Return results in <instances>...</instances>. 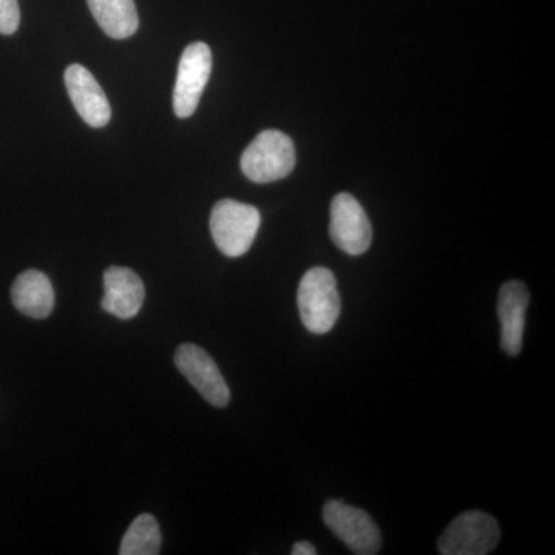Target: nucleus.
<instances>
[{
    "label": "nucleus",
    "mask_w": 555,
    "mask_h": 555,
    "mask_svg": "<svg viewBox=\"0 0 555 555\" xmlns=\"http://www.w3.org/2000/svg\"><path fill=\"white\" fill-rule=\"evenodd\" d=\"M261 225L258 208L235 199H221L210 215L211 238L221 254L238 258L250 250Z\"/></svg>",
    "instance_id": "f03ea898"
},
{
    "label": "nucleus",
    "mask_w": 555,
    "mask_h": 555,
    "mask_svg": "<svg viewBox=\"0 0 555 555\" xmlns=\"http://www.w3.org/2000/svg\"><path fill=\"white\" fill-rule=\"evenodd\" d=\"M500 526L494 517L481 511H467L454 518L438 540L443 555H486L500 542Z\"/></svg>",
    "instance_id": "20e7f679"
},
{
    "label": "nucleus",
    "mask_w": 555,
    "mask_h": 555,
    "mask_svg": "<svg viewBox=\"0 0 555 555\" xmlns=\"http://www.w3.org/2000/svg\"><path fill=\"white\" fill-rule=\"evenodd\" d=\"M163 535L156 518L152 514H141L134 518L120 542V555H156L160 553Z\"/></svg>",
    "instance_id": "4468645a"
},
{
    "label": "nucleus",
    "mask_w": 555,
    "mask_h": 555,
    "mask_svg": "<svg viewBox=\"0 0 555 555\" xmlns=\"http://www.w3.org/2000/svg\"><path fill=\"white\" fill-rule=\"evenodd\" d=\"M105 294L102 309L119 320H131L141 312L145 287L138 273L129 268L112 266L104 273Z\"/></svg>",
    "instance_id": "9d476101"
},
{
    "label": "nucleus",
    "mask_w": 555,
    "mask_h": 555,
    "mask_svg": "<svg viewBox=\"0 0 555 555\" xmlns=\"http://www.w3.org/2000/svg\"><path fill=\"white\" fill-rule=\"evenodd\" d=\"M20 24L21 10L17 0H0V35H13Z\"/></svg>",
    "instance_id": "2eb2a0df"
},
{
    "label": "nucleus",
    "mask_w": 555,
    "mask_h": 555,
    "mask_svg": "<svg viewBox=\"0 0 555 555\" xmlns=\"http://www.w3.org/2000/svg\"><path fill=\"white\" fill-rule=\"evenodd\" d=\"M297 301L299 318L310 334L324 335L331 332L341 313L337 278L332 270H308L299 281Z\"/></svg>",
    "instance_id": "f257e3e1"
},
{
    "label": "nucleus",
    "mask_w": 555,
    "mask_h": 555,
    "mask_svg": "<svg viewBox=\"0 0 555 555\" xmlns=\"http://www.w3.org/2000/svg\"><path fill=\"white\" fill-rule=\"evenodd\" d=\"M210 75V47L204 42L192 43L182 53L175 83L173 108L178 118H190L196 112Z\"/></svg>",
    "instance_id": "423d86ee"
},
{
    "label": "nucleus",
    "mask_w": 555,
    "mask_h": 555,
    "mask_svg": "<svg viewBox=\"0 0 555 555\" xmlns=\"http://www.w3.org/2000/svg\"><path fill=\"white\" fill-rule=\"evenodd\" d=\"M68 96L80 118L90 127L101 129L112 119V107L96 78L79 64L69 65L65 72Z\"/></svg>",
    "instance_id": "1a4fd4ad"
},
{
    "label": "nucleus",
    "mask_w": 555,
    "mask_h": 555,
    "mask_svg": "<svg viewBox=\"0 0 555 555\" xmlns=\"http://www.w3.org/2000/svg\"><path fill=\"white\" fill-rule=\"evenodd\" d=\"M292 554L294 555H317V547L310 545L309 542H298L292 547Z\"/></svg>",
    "instance_id": "dca6fc26"
},
{
    "label": "nucleus",
    "mask_w": 555,
    "mask_h": 555,
    "mask_svg": "<svg viewBox=\"0 0 555 555\" xmlns=\"http://www.w3.org/2000/svg\"><path fill=\"white\" fill-rule=\"evenodd\" d=\"M297 163L294 141L280 130L259 133L241 156V169L258 184L288 177Z\"/></svg>",
    "instance_id": "7ed1b4c3"
},
{
    "label": "nucleus",
    "mask_w": 555,
    "mask_h": 555,
    "mask_svg": "<svg viewBox=\"0 0 555 555\" xmlns=\"http://www.w3.org/2000/svg\"><path fill=\"white\" fill-rule=\"evenodd\" d=\"M98 25L113 39H127L138 31L139 16L133 0H87Z\"/></svg>",
    "instance_id": "ddd939ff"
},
{
    "label": "nucleus",
    "mask_w": 555,
    "mask_h": 555,
    "mask_svg": "<svg viewBox=\"0 0 555 555\" xmlns=\"http://www.w3.org/2000/svg\"><path fill=\"white\" fill-rule=\"evenodd\" d=\"M175 364L185 379L208 401L211 406L225 408L230 401V389L214 358L196 345H182L175 353Z\"/></svg>",
    "instance_id": "6e6552de"
},
{
    "label": "nucleus",
    "mask_w": 555,
    "mask_h": 555,
    "mask_svg": "<svg viewBox=\"0 0 555 555\" xmlns=\"http://www.w3.org/2000/svg\"><path fill=\"white\" fill-rule=\"evenodd\" d=\"M528 305V287L521 281H507L500 288L496 312H499L500 324H502V349L509 357H517L524 347Z\"/></svg>",
    "instance_id": "9b49d317"
},
{
    "label": "nucleus",
    "mask_w": 555,
    "mask_h": 555,
    "mask_svg": "<svg viewBox=\"0 0 555 555\" xmlns=\"http://www.w3.org/2000/svg\"><path fill=\"white\" fill-rule=\"evenodd\" d=\"M323 520L353 554L375 555L382 550L378 526L366 511L341 500H328L323 507Z\"/></svg>",
    "instance_id": "39448f33"
},
{
    "label": "nucleus",
    "mask_w": 555,
    "mask_h": 555,
    "mask_svg": "<svg viewBox=\"0 0 555 555\" xmlns=\"http://www.w3.org/2000/svg\"><path fill=\"white\" fill-rule=\"evenodd\" d=\"M14 308L25 317L43 320L54 309V288L50 278L39 270L21 273L11 287Z\"/></svg>",
    "instance_id": "f8f14e48"
},
{
    "label": "nucleus",
    "mask_w": 555,
    "mask_h": 555,
    "mask_svg": "<svg viewBox=\"0 0 555 555\" xmlns=\"http://www.w3.org/2000/svg\"><path fill=\"white\" fill-rule=\"evenodd\" d=\"M331 238L347 255L366 254L372 244V225L366 211L349 193H339L331 204Z\"/></svg>",
    "instance_id": "0eeeda50"
}]
</instances>
